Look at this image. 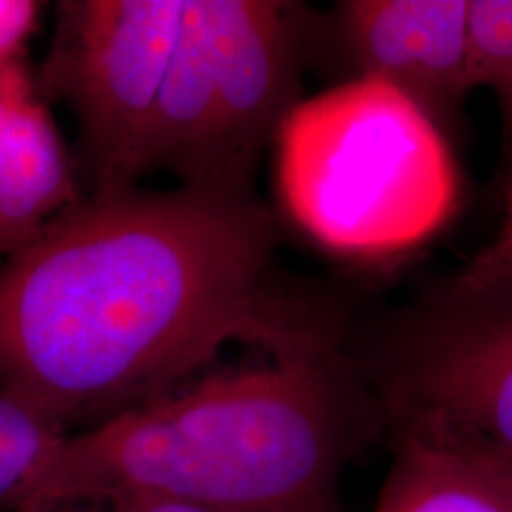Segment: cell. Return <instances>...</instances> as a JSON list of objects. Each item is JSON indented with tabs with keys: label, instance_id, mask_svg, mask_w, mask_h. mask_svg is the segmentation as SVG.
<instances>
[{
	"label": "cell",
	"instance_id": "obj_4",
	"mask_svg": "<svg viewBox=\"0 0 512 512\" xmlns=\"http://www.w3.org/2000/svg\"><path fill=\"white\" fill-rule=\"evenodd\" d=\"M299 10L273 0H185L152 121L147 174L254 192L264 150L299 102Z\"/></svg>",
	"mask_w": 512,
	"mask_h": 512
},
{
	"label": "cell",
	"instance_id": "obj_5",
	"mask_svg": "<svg viewBox=\"0 0 512 512\" xmlns=\"http://www.w3.org/2000/svg\"><path fill=\"white\" fill-rule=\"evenodd\" d=\"M351 358L394 437L512 472V273L482 283L453 275Z\"/></svg>",
	"mask_w": 512,
	"mask_h": 512
},
{
	"label": "cell",
	"instance_id": "obj_10",
	"mask_svg": "<svg viewBox=\"0 0 512 512\" xmlns=\"http://www.w3.org/2000/svg\"><path fill=\"white\" fill-rule=\"evenodd\" d=\"M467 69L472 91L496 98L503 140H512V0H467Z\"/></svg>",
	"mask_w": 512,
	"mask_h": 512
},
{
	"label": "cell",
	"instance_id": "obj_9",
	"mask_svg": "<svg viewBox=\"0 0 512 512\" xmlns=\"http://www.w3.org/2000/svg\"><path fill=\"white\" fill-rule=\"evenodd\" d=\"M370 512H512V472L456 448L394 437Z\"/></svg>",
	"mask_w": 512,
	"mask_h": 512
},
{
	"label": "cell",
	"instance_id": "obj_13",
	"mask_svg": "<svg viewBox=\"0 0 512 512\" xmlns=\"http://www.w3.org/2000/svg\"><path fill=\"white\" fill-rule=\"evenodd\" d=\"M41 3L34 0H0V69L24 62L22 53L34 34Z\"/></svg>",
	"mask_w": 512,
	"mask_h": 512
},
{
	"label": "cell",
	"instance_id": "obj_14",
	"mask_svg": "<svg viewBox=\"0 0 512 512\" xmlns=\"http://www.w3.org/2000/svg\"><path fill=\"white\" fill-rule=\"evenodd\" d=\"M8 512V510H0ZM105 512H204L197 508H188V505L178 503H162V501H143V503H126V505H114V508Z\"/></svg>",
	"mask_w": 512,
	"mask_h": 512
},
{
	"label": "cell",
	"instance_id": "obj_8",
	"mask_svg": "<svg viewBox=\"0 0 512 512\" xmlns=\"http://www.w3.org/2000/svg\"><path fill=\"white\" fill-rule=\"evenodd\" d=\"M79 200L62 136L27 64L0 69V261Z\"/></svg>",
	"mask_w": 512,
	"mask_h": 512
},
{
	"label": "cell",
	"instance_id": "obj_1",
	"mask_svg": "<svg viewBox=\"0 0 512 512\" xmlns=\"http://www.w3.org/2000/svg\"><path fill=\"white\" fill-rule=\"evenodd\" d=\"M254 192L95 190L0 264V394L72 432L181 389L233 342L275 354L316 318L268 287Z\"/></svg>",
	"mask_w": 512,
	"mask_h": 512
},
{
	"label": "cell",
	"instance_id": "obj_6",
	"mask_svg": "<svg viewBox=\"0 0 512 512\" xmlns=\"http://www.w3.org/2000/svg\"><path fill=\"white\" fill-rule=\"evenodd\" d=\"M185 0H64L43 76L72 105L95 190L147 174L152 121Z\"/></svg>",
	"mask_w": 512,
	"mask_h": 512
},
{
	"label": "cell",
	"instance_id": "obj_11",
	"mask_svg": "<svg viewBox=\"0 0 512 512\" xmlns=\"http://www.w3.org/2000/svg\"><path fill=\"white\" fill-rule=\"evenodd\" d=\"M62 430L0 394V510H12Z\"/></svg>",
	"mask_w": 512,
	"mask_h": 512
},
{
	"label": "cell",
	"instance_id": "obj_12",
	"mask_svg": "<svg viewBox=\"0 0 512 512\" xmlns=\"http://www.w3.org/2000/svg\"><path fill=\"white\" fill-rule=\"evenodd\" d=\"M512 273V174L508 183V195H505V209L501 226L489 245L479 249L467 264L456 273L458 280L465 283H482V280H494L501 275Z\"/></svg>",
	"mask_w": 512,
	"mask_h": 512
},
{
	"label": "cell",
	"instance_id": "obj_2",
	"mask_svg": "<svg viewBox=\"0 0 512 512\" xmlns=\"http://www.w3.org/2000/svg\"><path fill=\"white\" fill-rule=\"evenodd\" d=\"M382 425L330 325L62 434L8 512L162 501L204 512H344V470Z\"/></svg>",
	"mask_w": 512,
	"mask_h": 512
},
{
	"label": "cell",
	"instance_id": "obj_7",
	"mask_svg": "<svg viewBox=\"0 0 512 512\" xmlns=\"http://www.w3.org/2000/svg\"><path fill=\"white\" fill-rule=\"evenodd\" d=\"M335 31L356 76L415 102L444 136H456L467 95V0H344Z\"/></svg>",
	"mask_w": 512,
	"mask_h": 512
},
{
	"label": "cell",
	"instance_id": "obj_3",
	"mask_svg": "<svg viewBox=\"0 0 512 512\" xmlns=\"http://www.w3.org/2000/svg\"><path fill=\"white\" fill-rule=\"evenodd\" d=\"M275 147L287 216L342 259L411 252L456 214L451 140L415 102L370 76L299 100Z\"/></svg>",
	"mask_w": 512,
	"mask_h": 512
}]
</instances>
